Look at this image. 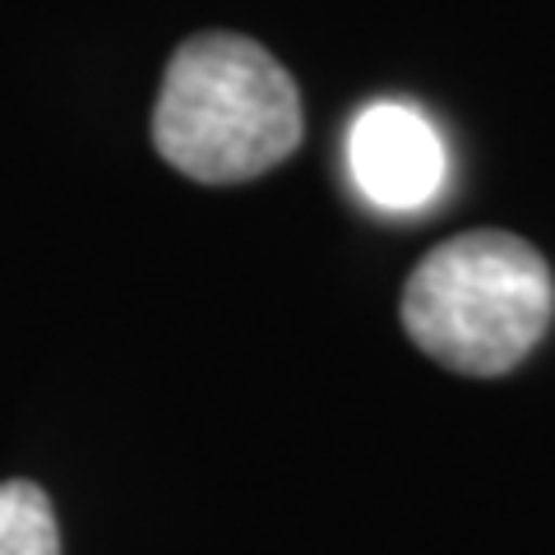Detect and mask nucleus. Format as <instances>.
Wrapping results in <instances>:
<instances>
[{
    "mask_svg": "<svg viewBox=\"0 0 555 555\" xmlns=\"http://www.w3.org/2000/svg\"><path fill=\"white\" fill-rule=\"evenodd\" d=\"M153 144L190 181H255L297 153L301 93L259 42L199 33L167 65Z\"/></svg>",
    "mask_w": 555,
    "mask_h": 555,
    "instance_id": "f257e3e1",
    "label": "nucleus"
},
{
    "mask_svg": "<svg viewBox=\"0 0 555 555\" xmlns=\"http://www.w3.org/2000/svg\"><path fill=\"white\" fill-rule=\"evenodd\" d=\"M555 315L546 259L509 232H467L430 250L403 287V328L459 375H505Z\"/></svg>",
    "mask_w": 555,
    "mask_h": 555,
    "instance_id": "f03ea898",
    "label": "nucleus"
},
{
    "mask_svg": "<svg viewBox=\"0 0 555 555\" xmlns=\"http://www.w3.org/2000/svg\"><path fill=\"white\" fill-rule=\"evenodd\" d=\"M352 181L389 214H416L444 190L449 158L436 126L408 102H375L357 116L347 139Z\"/></svg>",
    "mask_w": 555,
    "mask_h": 555,
    "instance_id": "7ed1b4c3",
    "label": "nucleus"
},
{
    "mask_svg": "<svg viewBox=\"0 0 555 555\" xmlns=\"http://www.w3.org/2000/svg\"><path fill=\"white\" fill-rule=\"evenodd\" d=\"M0 555H61L56 514L42 486L5 481L0 486Z\"/></svg>",
    "mask_w": 555,
    "mask_h": 555,
    "instance_id": "20e7f679",
    "label": "nucleus"
}]
</instances>
